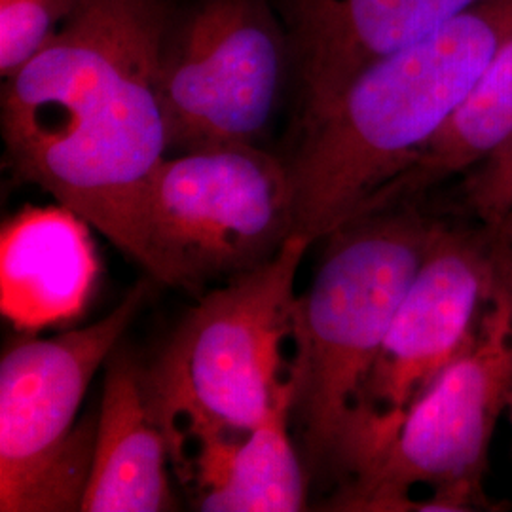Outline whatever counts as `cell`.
<instances>
[{"label":"cell","mask_w":512,"mask_h":512,"mask_svg":"<svg viewBox=\"0 0 512 512\" xmlns=\"http://www.w3.org/2000/svg\"><path fill=\"white\" fill-rule=\"evenodd\" d=\"M164 0H86L4 76L8 164L156 281L150 190L169 141L160 99Z\"/></svg>","instance_id":"6da1fadb"},{"label":"cell","mask_w":512,"mask_h":512,"mask_svg":"<svg viewBox=\"0 0 512 512\" xmlns=\"http://www.w3.org/2000/svg\"><path fill=\"white\" fill-rule=\"evenodd\" d=\"M511 40L512 0H482L304 118L287 160L294 234L313 245L368 213Z\"/></svg>","instance_id":"7a4b0ae2"},{"label":"cell","mask_w":512,"mask_h":512,"mask_svg":"<svg viewBox=\"0 0 512 512\" xmlns=\"http://www.w3.org/2000/svg\"><path fill=\"white\" fill-rule=\"evenodd\" d=\"M410 202L334 230L296 298L287 380L302 459L313 471L340 475L366 376L439 226Z\"/></svg>","instance_id":"3957f363"},{"label":"cell","mask_w":512,"mask_h":512,"mask_svg":"<svg viewBox=\"0 0 512 512\" xmlns=\"http://www.w3.org/2000/svg\"><path fill=\"white\" fill-rule=\"evenodd\" d=\"M310 247L293 234L274 258L203 294L145 368L177 473L205 444L251 433L287 384L296 277Z\"/></svg>","instance_id":"277c9868"},{"label":"cell","mask_w":512,"mask_h":512,"mask_svg":"<svg viewBox=\"0 0 512 512\" xmlns=\"http://www.w3.org/2000/svg\"><path fill=\"white\" fill-rule=\"evenodd\" d=\"M512 404V289L499 283L475 342L410 404L393 433L340 482L334 511H471L482 499L488 448Z\"/></svg>","instance_id":"5b68a950"},{"label":"cell","mask_w":512,"mask_h":512,"mask_svg":"<svg viewBox=\"0 0 512 512\" xmlns=\"http://www.w3.org/2000/svg\"><path fill=\"white\" fill-rule=\"evenodd\" d=\"M139 281L92 325L19 340L0 361V511L73 512L92 471L97 418L78 421L97 370L107 365L147 300Z\"/></svg>","instance_id":"8992f818"},{"label":"cell","mask_w":512,"mask_h":512,"mask_svg":"<svg viewBox=\"0 0 512 512\" xmlns=\"http://www.w3.org/2000/svg\"><path fill=\"white\" fill-rule=\"evenodd\" d=\"M294 234L287 162L256 145L167 156L150 190L156 281L190 293L274 258Z\"/></svg>","instance_id":"52a82bcc"},{"label":"cell","mask_w":512,"mask_h":512,"mask_svg":"<svg viewBox=\"0 0 512 512\" xmlns=\"http://www.w3.org/2000/svg\"><path fill=\"white\" fill-rule=\"evenodd\" d=\"M499 283L484 247L439 222L361 389L340 482L384 444L440 372L471 348Z\"/></svg>","instance_id":"ba28073f"},{"label":"cell","mask_w":512,"mask_h":512,"mask_svg":"<svg viewBox=\"0 0 512 512\" xmlns=\"http://www.w3.org/2000/svg\"><path fill=\"white\" fill-rule=\"evenodd\" d=\"M285 55L264 0H200L165 40L158 88L169 148L256 145L274 116Z\"/></svg>","instance_id":"9c48e42d"},{"label":"cell","mask_w":512,"mask_h":512,"mask_svg":"<svg viewBox=\"0 0 512 512\" xmlns=\"http://www.w3.org/2000/svg\"><path fill=\"white\" fill-rule=\"evenodd\" d=\"M482 0H285L302 86V120L351 80L439 31Z\"/></svg>","instance_id":"30bf717a"},{"label":"cell","mask_w":512,"mask_h":512,"mask_svg":"<svg viewBox=\"0 0 512 512\" xmlns=\"http://www.w3.org/2000/svg\"><path fill=\"white\" fill-rule=\"evenodd\" d=\"M88 226L59 203L25 209L4 224L0 306L14 327L46 329L86 308L99 275Z\"/></svg>","instance_id":"8fae6325"},{"label":"cell","mask_w":512,"mask_h":512,"mask_svg":"<svg viewBox=\"0 0 512 512\" xmlns=\"http://www.w3.org/2000/svg\"><path fill=\"white\" fill-rule=\"evenodd\" d=\"M114 353L105 365L92 471L80 511H171V452L150 403L145 368L126 351Z\"/></svg>","instance_id":"7c38bea8"},{"label":"cell","mask_w":512,"mask_h":512,"mask_svg":"<svg viewBox=\"0 0 512 512\" xmlns=\"http://www.w3.org/2000/svg\"><path fill=\"white\" fill-rule=\"evenodd\" d=\"M291 385L266 418L241 439L224 440L196 459L188 484L198 511L298 512L306 507L308 471L293 442Z\"/></svg>","instance_id":"4fadbf2b"},{"label":"cell","mask_w":512,"mask_h":512,"mask_svg":"<svg viewBox=\"0 0 512 512\" xmlns=\"http://www.w3.org/2000/svg\"><path fill=\"white\" fill-rule=\"evenodd\" d=\"M511 145L512 40L499 50L442 128L372 209L414 200L446 179L492 162Z\"/></svg>","instance_id":"5bb4252c"},{"label":"cell","mask_w":512,"mask_h":512,"mask_svg":"<svg viewBox=\"0 0 512 512\" xmlns=\"http://www.w3.org/2000/svg\"><path fill=\"white\" fill-rule=\"evenodd\" d=\"M86 0H0V73L18 71Z\"/></svg>","instance_id":"9a60e30c"},{"label":"cell","mask_w":512,"mask_h":512,"mask_svg":"<svg viewBox=\"0 0 512 512\" xmlns=\"http://www.w3.org/2000/svg\"><path fill=\"white\" fill-rule=\"evenodd\" d=\"M509 224H511V232H509V236L512 234V217H509Z\"/></svg>","instance_id":"2e32d148"}]
</instances>
